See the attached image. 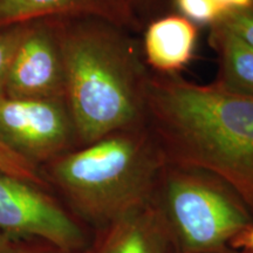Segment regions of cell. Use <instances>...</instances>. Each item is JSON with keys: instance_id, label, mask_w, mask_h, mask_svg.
<instances>
[{"instance_id": "cell-1", "label": "cell", "mask_w": 253, "mask_h": 253, "mask_svg": "<svg viewBox=\"0 0 253 253\" xmlns=\"http://www.w3.org/2000/svg\"><path fill=\"white\" fill-rule=\"evenodd\" d=\"M144 125L168 164L216 177L253 214V95L149 71Z\"/></svg>"}, {"instance_id": "cell-2", "label": "cell", "mask_w": 253, "mask_h": 253, "mask_svg": "<svg viewBox=\"0 0 253 253\" xmlns=\"http://www.w3.org/2000/svg\"><path fill=\"white\" fill-rule=\"evenodd\" d=\"M54 25L78 148L143 126L149 71L128 31L95 18H54Z\"/></svg>"}, {"instance_id": "cell-3", "label": "cell", "mask_w": 253, "mask_h": 253, "mask_svg": "<svg viewBox=\"0 0 253 253\" xmlns=\"http://www.w3.org/2000/svg\"><path fill=\"white\" fill-rule=\"evenodd\" d=\"M166 160L143 126L112 132L42 166L75 217L101 229L150 204Z\"/></svg>"}, {"instance_id": "cell-4", "label": "cell", "mask_w": 253, "mask_h": 253, "mask_svg": "<svg viewBox=\"0 0 253 253\" xmlns=\"http://www.w3.org/2000/svg\"><path fill=\"white\" fill-rule=\"evenodd\" d=\"M176 253H219L253 223L229 186L207 172L166 164L155 196Z\"/></svg>"}, {"instance_id": "cell-5", "label": "cell", "mask_w": 253, "mask_h": 253, "mask_svg": "<svg viewBox=\"0 0 253 253\" xmlns=\"http://www.w3.org/2000/svg\"><path fill=\"white\" fill-rule=\"evenodd\" d=\"M0 232L60 253H82L88 238L77 217L47 189L0 170Z\"/></svg>"}, {"instance_id": "cell-6", "label": "cell", "mask_w": 253, "mask_h": 253, "mask_svg": "<svg viewBox=\"0 0 253 253\" xmlns=\"http://www.w3.org/2000/svg\"><path fill=\"white\" fill-rule=\"evenodd\" d=\"M0 142L40 169L78 148L65 100L0 97Z\"/></svg>"}, {"instance_id": "cell-7", "label": "cell", "mask_w": 253, "mask_h": 253, "mask_svg": "<svg viewBox=\"0 0 253 253\" xmlns=\"http://www.w3.org/2000/svg\"><path fill=\"white\" fill-rule=\"evenodd\" d=\"M5 95L12 99L65 100V68L54 18L27 24L9 67Z\"/></svg>"}, {"instance_id": "cell-8", "label": "cell", "mask_w": 253, "mask_h": 253, "mask_svg": "<svg viewBox=\"0 0 253 253\" xmlns=\"http://www.w3.org/2000/svg\"><path fill=\"white\" fill-rule=\"evenodd\" d=\"M49 18H95L140 31L130 0H0V30Z\"/></svg>"}, {"instance_id": "cell-9", "label": "cell", "mask_w": 253, "mask_h": 253, "mask_svg": "<svg viewBox=\"0 0 253 253\" xmlns=\"http://www.w3.org/2000/svg\"><path fill=\"white\" fill-rule=\"evenodd\" d=\"M82 253H176L166 220L155 199L97 229Z\"/></svg>"}, {"instance_id": "cell-10", "label": "cell", "mask_w": 253, "mask_h": 253, "mask_svg": "<svg viewBox=\"0 0 253 253\" xmlns=\"http://www.w3.org/2000/svg\"><path fill=\"white\" fill-rule=\"evenodd\" d=\"M197 38V26L182 15L154 19L144 31L145 65L158 74H178L194 58Z\"/></svg>"}, {"instance_id": "cell-11", "label": "cell", "mask_w": 253, "mask_h": 253, "mask_svg": "<svg viewBox=\"0 0 253 253\" xmlns=\"http://www.w3.org/2000/svg\"><path fill=\"white\" fill-rule=\"evenodd\" d=\"M209 43L217 55L216 84L238 93L253 95V48L216 23L210 27Z\"/></svg>"}, {"instance_id": "cell-12", "label": "cell", "mask_w": 253, "mask_h": 253, "mask_svg": "<svg viewBox=\"0 0 253 253\" xmlns=\"http://www.w3.org/2000/svg\"><path fill=\"white\" fill-rule=\"evenodd\" d=\"M179 15L194 23L196 26L211 27L223 18L226 9L216 0H173Z\"/></svg>"}, {"instance_id": "cell-13", "label": "cell", "mask_w": 253, "mask_h": 253, "mask_svg": "<svg viewBox=\"0 0 253 253\" xmlns=\"http://www.w3.org/2000/svg\"><path fill=\"white\" fill-rule=\"evenodd\" d=\"M0 170L24 181L33 183L41 188L48 189V183L43 178L39 168L18 156L0 142Z\"/></svg>"}, {"instance_id": "cell-14", "label": "cell", "mask_w": 253, "mask_h": 253, "mask_svg": "<svg viewBox=\"0 0 253 253\" xmlns=\"http://www.w3.org/2000/svg\"><path fill=\"white\" fill-rule=\"evenodd\" d=\"M27 24L0 30V97L5 96L9 67H11L15 52L25 36Z\"/></svg>"}, {"instance_id": "cell-15", "label": "cell", "mask_w": 253, "mask_h": 253, "mask_svg": "<svg viewBox=\"0 0 253 253\" xmlns=\"http://www.w3.org/2000/svg\"><path fill=\"white\" fill-rule=\"evenodd\" d=\"M218 23L253 48V7L227 11Z\"/></svg>"}, {"instance_id": "cell-16", "label": "cell", "mask_w": 253, "mask_h": 253, "mask_svg": "<svg viewBox=\"0 0 253 253\" xmlns=\"http://www.w3.org/2000/svg\"><path fill=\"white\" fill-rule=\"evenodd\" d=\"M0 253H60L54 249L36 243L19 242L0 232Z\"/></svg>"}, {"instance_id": "cell-17", "label": "cell", "mask_w": 253, "mask_h": 253, "mask_svg": "<svg viewBox=\"0 0 253 253\" xmlns=\"http://www.w3.org/2000/svg\"><path fill=\"white\" fill-rule=\"evenodd\" d=\"M229 249L253 253V223L243 229L230 240Z\"/></svg>"}, {"instance_id": "cell-18", "label": "cell", "mask_w": 253, "mask_h": 253, "mask_svg": "<svg viewBox=\"0 0 253 253\" xmlns=\"http://www.w3.org/2000/svg\"><path fill=\"white\" fill-rule=\"evenodd\" d=\"M163 0H130L131 7L134 9L136 17L142 23V18L153 14V12L160 7Z\"/></svg>"}, {"instance_id": "cell-19", "label": "cell", "mask_w": 253, "mask_h": 253, "mask_svg": "<svg viewBox=\"0 0 253 253\" xmlns=\"http://www.w3.org/2000/svg\"><path fill=\"white\" fill-rule=\"evenodd\" d=\"M216 1L226 11L248 9L253 7V0H216Z\"/></svg>"}, {"instance_id": "cell-20", "label": "cell", "mask_w": 253, "mask_h": 253, "mask_svg": "<svg viewBox=\"0 0 253 253\" xmlns=\"http://www.w3.org/2000/svg\"><path fill=\"white\" fill-rule=\"evenodd\" d=\"M219 253H250V252H246V251H238V250L227 249V250H225V251H223V252H219Z\"/></svg>"}]
</instances>
